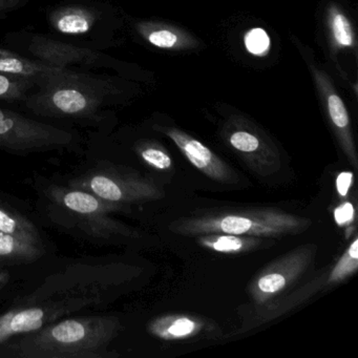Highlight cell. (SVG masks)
Segmentation results:
<instances>
[{
  "mask_svg": "<svg viewBox=\"0 0 358 358\" xmlns=\"http://www.w3.org/2000/svg\"><path fill=\"white\" fill-rule=\"evenodd\" d=\"M121 330L114 315L66 318L22 335L7 349L20 358H114L120 354L110 345Z\"/></svg>",
  "mask_w": 358,
  "mask_h": 358,
  "instance_id": "obj_1",
  "label": "cell"
},
{
  "mask_svg": "<svg viewBox=\"0 0 358 358\" xmlns=\"http://www.w3.org/2000/svg\"><path fill=\"white\" fill-rule=\"evenodd\" d=\"M39 91L27 99V106L41 116L53 118L94 119L98 110L117 95L108 79L77 74L68 69L35 78Z\"/></svg>",
  "mask_w": 358,
  "mask_h": 358,
  "instance_id": "obj_2",
  "label": "cell"
},
{
  "mask_svg": "<svg viewBox=\"0 0 358 358\" xmlns=\"http://www.w3.org/2000/svg\"><path fill=\"white\" fill-rule=\"evenodd\" d=\"M311 226V220L294 213L275 208H250L196 211L189 217L171 222L169 229L183 236L229 234L276 240L303 234Z\"/></svg>",
  "mask_w": 358,
  "mask_h": 358,
  "instance_id": "obj_3",
  "label": "cell"
},
{
  "mask_svg": "<svg viewBox=\"0 0 358 358\" xmlns=\"http://www.w3.org/2000/svg\"><path fill=\"white\" fill-rule=\"evenodd\" d=\"M140 272V268L125 264L70 266L48 276L24 301L29 305L58 297L75 296L98 297L103 301L104 294L135 280Z\"/></svg>",
  "mask_w": 358,
  "mask_h": 358,
  "instance_id": "obj_4",
  "label": "cell"
},
{
  "mask_svg": "<svg viewBox=\"0 0 358 358\" xmlns=\"http://www.w3.org/2000/svg\"><path fill=\"white\" fill-rule=\"evenodd\" d=\"M47 196L54 206L57 207L60 215H66L71 224L94 238L115 240L140 236L137 230L112 215L125 210L127 205L108 202L70 186L52 185L48 188Z\"/></svg>",
  "mask_w": 358,
  "mask_h": 358,
  "instance_id": "obj_5",
  "label": "cell"
},
{
  "mask_svg": "<svg viewBox=\"0 0 358 358\" xmlns=\"http://www.w3.org/2000/svg\"><path fill=\"white\" fill-rule=\"evenodd\" d=\"M69 186L122 205L152 202L164 196L163 190L152 180L116 167L92 169L69 182Z\"/></svg>",
  "mask_w": 358,
  "mask_h": 358,
  "instance_id": "obj_6",
  "label": "cell"
},
{
  "mask_svg": "<svg viewBox=\"0 0 358 358\" xmlns=\"http://www.w3.org/2000/svg\"><path fill=\"white\" fill-rule=\"evenodd\" d=\"M317 251V245L307 243L268 264L249 282L251 301L262 306L290 292L314 265Z\"/></svg>",
  "mask_w": 358,
  "mask_h": 358,
  "instance_id": "obj_7",
  "label": "cell"
},
{
  "mask_svg": "<svg viewBox=\"0 0 358 358\" xmlns=\"http://www.w3.org/2000/svg\"><path fill=\"white\" fill-rule=\"evenodd\" d=\"M74 134L0 108V150L18 154L69 150L76 145Z\"/></svg>",
  "mask_w": 358,
  "mask_h": 358,
  "instance_id": "obj_8",
  "label": "cell"
},
{
  "mask_svg": "<svg viewBox=\"0 0 358 358\" xmlns=\"http://www.w3.org/2000/svg\"><path fill=\"white\" fill-rule=\"evenodd\" d=\"M221 136L257 175L267 177L282 169V156L273 141L252 121L241 115L228 118Z\"/></svg>",
  "mask_w": 358,
  "mask_h": 358,
  "instance_id": "obj_9",
  "label": "cell"
},
{
  "mask_svg": "<svg viewBox=\"0 0 358 358\" xmlns=\"http://www.w3.org/2000/svg\"><path fill=\"white\" fill-rule=\"evenodd\" d=\"M102 301L92 296L58 297L10 310L0 315V345L14 337L35 332L69 314L95 307Z\"/></svg>",
  "mask_w": 358,
  "mask_h": 358,
  "instance_id": "obj_10",
  "label": "cell"
},
{
  "mask_svg": "<svg viewBox=\"0 0 358 358\" xmlns=\"http://www.w3.org/2000/svg\"><path fill=\"white\" fill-rule=\"evenodd\" d=\"M292 39L309 69L318 97L324 106V113L338 142L339 148L347 157L350 164L354 169H357L358 157L352 133L351 119L343 98L339 96L329 73L315 62L311 50L301 45L294 37Z\"/></svg>",
  "mask_w": 358,
  "mask_h": 358,
  "instance_id": "obj_11",
  "label": "cell"
},
{
  "mask_svg": "<svg viewBox=\"0 0 358 358\" xmlns=\"http://www.w3.org/2000/svg\"><path fill=\"white\" fill-rule=\"evenodd\" d=\"M155 129L169 138L188 162L209 179L227 185L241 183L240 178L234 169L189 134L173 127L157 125Z\"/></svg>",
  "mask_w": 358,
  "mask_h": 358,
  "instance_id": "obj_12",
  "label": "cell"
},
{
  "mask_svg": "<svg viewBox=\"0 0 358 358\" xmlns=\"http://www.w3.org/2000/svg\"><path fill=\"white\" fill-rule=\"evenodd\" d=\"M328 272L329 267L322 269L316 273L314 278L308 280L306 284L301 285L296 290L292 291V292L290 291L287 294L282 295L269 303L257 306L255 313L249 315L250 317H248V322H244L243 328L236 331L234 334H242L255 327L270 322V320L287 313L290 310L294 309L303 301L311 299L316 293L320 292L322 290H329L328 284H327Z\"/></svg>",
  "mask_w": 358,
  "mask_h": 358,
  "instance_id": "obj_13",
  "label": "cell"
},
{
  "mask_svg": "<svg viewBox=\"0 0 358 358\" xmlns=\"http://www.w3.org/2000/svg\"><path fill=\"white\" fill-rule=\"evenodd\" d=\"M150 335L164 341H184L215 336L217 326L200 316L184 313L165 314L150 320Z\"/></svg>",
  "mask_w": 358,
  "mask_h": 358,
  "instance_id": "obj_14",
  "label": "cell"
},
{
  "mask_svg": "<svg viewBox=\"0 0 358 358\" xmlns=\"http://www.w3.org/2000/svg\"><path fill=\"white\" fill-rule=\"evenodd\" d=\"M29 49L41 64L54 68L66 69L73 64H94L100 58L97 52L45 37H35Z\"/></svg>",
  "mask_w": 358,
  "mask_h": 358,
  "instance_id": "obj_15",
  "label": "cell"
},
{
  "mask_svg": "<svg viewBox=\"0 0 358 358\" xmlns=\"http://www.w3.org/2000/svg\"><path fill=\"white\" fill-rule=\"evenodd\" d=\"M142 39L152 47L173 52L192 51L201 47V41L185 29L162 22L145 20L136 24Z\"/></svg>",
  "mask_w": 358,
  "mask_h": 358,
  "instance_id": "obj_16",
  "label": "cell"
},
{
  "mask_svg": "<svg viewBox=\"0 0 358 358\" xmlns=\"http://www.w3.org/2000/svg\"><path fill=\"white\" fill-rule=\"evenodd\" d=\"M327 41L331 55L336 60V55L350 52L356 55L357 38L353 24L341 6L330 3L327 6L324 16Z\"/></svg>",
  "mask_w": 358,
  "mask_h": 358,
  "instance_id": "obj_17",
  "label": "cell"
},
{
  "mask_svg": "<svg viewBox=\"0 0 358 358\" xmlns=\"http://www.w3.org/2000/svg\"><path fill=\"white\" fill-rule=\"evenodd\" d=\"M196 242L206 250L224 255H244L274 246L275 238L229 234H208L196 236Z\"/></svg>",
  "mask_w": 358,
  "mask_h": 358,
  "instance_id": "obj_18",
  "label": "cell"
},
{
  "mask_svg": "<svg viewBox=\"0 0 358 358\" xmlns=\"http://www.w3.org/2000/svg\"><path fill=\"white\" fill-rule=\"evenodd\" d=\"M49 20L52 28L62 34L83 35L95 26L98 12L85 6H66L52 12Z\"/></svg>",
  "mask_w": 358,
  "mask_h": 358,
  "instance_id": "obj_19",
  "label": "cell"
},
{
  "mask_svg": "<svg viewBox=\"0 0 358 358\" xmlns=\"http://www.w3.org/2000/svg\"><path fill=\"white\" fill-rule=\"evenodd\" d=\"M43 255V244L20 240L0 231V259L33 262Z\"/></svg>",
  "mask_w": 358,
  "mask_h": 358,
  "instance_id": "obj_20",
  "label": "cell"
},
{
  "mask_svg": "<svg viewBox=\"0 0 358 358\" xmlns=\"http://www.w3.org/2000/svg\"><path fill=\"white\" fill-rule=\"evenodd\" d=\"M0 231L20 240L41 244L36 226L27 217L0 206Z\"/></svg>",
  "mask_w": 358,
  "mask_h": 358,
  "instance_id": "obj_21",
  "label": "cell"
},
{
  "mask_svg": "<svg viewBox=\"0 0 358 358\" xmlns=\"http://www.w3.org/2000/svg\"><path fill=\"white\" fill-rule=\"evenodd\" d=\"M358 270V238L356 234H354L353 240L350 243L345 252L341 257L329 267L328 289L341 284L348 278L353 276Z\"/></svg>",
  "mask_w": 358,
  "mask_h": 358,
  "instance_id": "obj_22",
  "label": "cell"
},
{
  "mask_svg": "<svg viewBox=\"0 0 358 358\" xmlns=\"http://www.w3.org/2000/svg\"><path fill=\"white\" fill-rule=\"evenodd\" d=\"M60 68L47 66L41 62H31L20 56L0 58V73L15 76L28 77V78H37L41 75L54 72Z\"/></svg>",
  "mask_w": 358,
  "mask_h": 358,
  "instance_id": "obj_23",
  "label": "cell"
},
{
  "mask_svg": "<svg viewBox=\"0 0 358 358\" xmlns=\"http://www.w3.org/2000/svg\"><path fill=\"white\" fill-rule=\"evenodd\" d=\"M136 152L148 166L156 171H167L173 167V159L158 142L140 141L136 144Z\"/></svg>",
  "mask_w": 358,
  "mask_h": 358,
  "instance_id": "obj_24",
  "label": "cell"
},
{
  "mask_svg": "<svg viewBox=\"0 0 358 358\" xmlns=\"http://www.w3.org/2000/svg\"><path fill=\"white\" fill-rule=\"evenodd\" d=\"M33 78L0 73V99L14 101L24 99L33 85Z\"/></svg>",
  "mask_w": 358,
  "mask_h": 358,
  "instance_id": "obj_25",
  "label": "cell"
},
{
  "mask_svg": "<svg viewBox=\"0 0 358 358\" xmlns=\"http://www.w3.org/2000/svg\"><path fill=\"white\" fill-rule=\"evenodd\" d=\"M244 45L251 55L265 57L271 50V39L264 29L252 28L245 33Z\"/></svg>",
  "mask_w": 358,
  "mask_h": 358,
  "instance_id": "obj_26",
  "label": "cell"
},
{
  "mask_svg": "<svg viewBox=\"0 0 358 358\" xmlns=\"http://www.w3.org/2000/svg\"><path fill=\"white\" fill-rule=\"evenodd\" d=\"M355 207L351 201L343 200V202L335 207L333 211L335 223L338 227L350 229L355 224L356 220Z\"/></svg>",
  "mask_w": 358,
  "mask_h": 358,
  "instance_id": "obj_27",
  "label": "cell"
},
{
  "mask_svg": "<svg viewBox=\"0 0 358 358\" xmlns=\"http://www.w3.org/2000/svg\"><path fill=\"white\" fill-rule=\"evenodd\" d=\"M354 175L352 171H343L336 178V192L341 200H345L349 196L350 189L353 185Z\"/></svg>",
  "mask_w": 358,
  "mask_h": 358,
  "instance_id": "obj_28",
  "label": "cell"
},
{
  "mask_svg": "<svg viewBox=\"0 0 358 358\" xmlns=\"http://www.w3.org/2000/svg\"><path fill=\"white\" fill-rule=\"evenodd\" d=\"M24 0H0V12L11 11L20 7Z\"/></svg>",
  "mask_w": 358,
  "mask_h": 358,
  "instance_id": "obj_29",
  "label": "cell"
},
{
  "mask_svg": "<svg viewBox=\"0 0 358 358\" xmlns=\"http://www.w3.org/2000/svg\"><path fill=\"white\" fill-rule=\"evenodd\" d=\"M10 280V273L8 271H0V291Z\"/></svg>",
  "mask_w": 358,
  "mask_h": 358,
  "instance_id": "obj_30",
  "label": "cell"
},
{
  "mask_svg": "<svg viewBox=\"0 0 358 358\" xmlns=\"http://www.w3.org/2000/svg\"><path fill=\"white\" fill-rule=\"evenodd\" d=\"M17 54L13 53L11 51H7V50L0 49V58L12 57V56H16Z\"/></svg>",
  "mask_w": 358,
  "mask_h": 358,
  "instance_id": "obj_31",
  "label": "cell"
}]
</instances>
